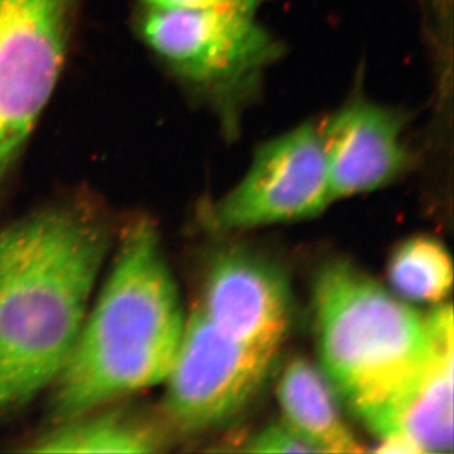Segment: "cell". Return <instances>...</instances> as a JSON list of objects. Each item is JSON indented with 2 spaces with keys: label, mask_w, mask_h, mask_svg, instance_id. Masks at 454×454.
<instances>
[{
  "label": "cell",
  "mask_w": 454,
  "mask_h": 454,
  "mask_svg": "<svg viewBox=\"0 0 454 454\" xmlns=\"http://www.w3.org/2000/svg\"><path fill=\"white\" fill-rule=\"evenodd\" d=\"M109 247L106 225L57 205L0 231V414L31 402L64 369Z\"/></svg>",
  "instance_id": "obj_1"
},
{
  "label": "cell",
  "mask_w": 454,
  "mask_h": 454,
  "mask_svg": "<svg viewBox=\"0 0 454 454\" xmlns=\"http://www.w3.org/2000/svg\"><path fill=\"white\" fill-rule=\"evenodd\" d=\"M112 269L53 382L59 420L166 380L186 318L151 221L125 227Z\"/></svg>",
  "instance_id": "obj_2"
},
{
  "label": "cell",
  "mask_w": 454,
  "mask_h": 454,
  "mask_svg": "<svg viewBox=\"0 0 454 454\" xmlns=\"http://www.w3.org/2000/svg\"><path fill=\"white\" fill-rule=\"evenodd\" d=\"M313 307L321 372L349 411L384 437L428 356L427 317L342 260L317 274Z\"/></svg>",
  "instance_id": "obj_3"
},
{
  "label": "cell",
  "mask_w": 454,
  "mask_h": 454,
  "mask_svg": "<svg viewBox=\"0 0 454 454\" xmlns=\"http://www.w3.org/2000/svg\"><path fill=\"white\" fill-rule=\"evenodd\" d=\"M255 14L219 7H146L142 35L155 55L207 95L232 127L265 71L282 56L279 42Z\"/></svg>",
  "instance_id": "obj_4"
},
{
  "label": "cell",
  "mask_w": 454,
  "mask_h": 454,
  "mask_svg": "<svg viewBox=\"0 0 454 454\" xmlns=\"http://www.w3.org/2000/svg\"><path fill=\"white\" fill-rule=\"evenodd\" d=\"M276 356L231 339L196 309L164 380V413L184 432L229 422L258 396Z\"/></svg>",
  "instance_id": "obj_5"
},
{
  "label": "cell",
  "mask_w": 454,
  "mask_h": 454,
  "mask_svg": "<svg viewBox=\"0 0 454 454\" xmlns=\"http://www.w3.org/2000/svg\"><path fill=\"white\" fill-rule=\"evenodd\" d=\"M73 0H0V182L64 65Z\"/></svg>",
  "instance_id": "obj_6"
},
{
  "label": "cell",
  "mask_w": 454,
  "mask_h": 454,
  "mask_svg": "<svg viewBox=\"0 0 454 454\" xmlns=\"http://www.w3.org/2000/svg\"><path fill=\"white\" fill-rule=\"evenodd\" d=\"M333 202L319 125L304 122L256 148L212 214L223 230L310 219Z\"/></svg>",
  "instance_id": "obj_7"
},
{
  "label": "cell",
  "mask_w": 454,
  "mask_h": 454,
  "mask_svg": "<svg viewBox=\"0 0 454 454\" xmlns=\"http://www.w3.org/2000/svg\"><path fill=\"white\" fill-rule=\"evenodd\" d=\"M200 309L231 339L277 354L291 325V289L270 260L231 247L212 262Z\"/></svg>",
  "instance_id": "obj_8"
},
{
  "label": "cell",
  "mask_w": 454,
  "mask_h": 454,
  "mask_svg": "<svg viewBox=\"0 0 454 454\" xmlns=\"http://www.w3.org/2000/svg\"><path fill=\"white\" fill-rule=\"evenodd\" d=\"M319 131L333 201L380 190L411 164L404 119L372 101H348Z\"/></svg>",
  "instance_id": "obj_9"
},
{
  "label": "cell",
  "mask_w": 454,
  "mask_h": 454,
  "mask_svg": "<svg viewBox=\"0 0 454 454\" xmlns=\"http://www.w3.org/2000/svg\"><path fill=\"white\" fill-rule=\"evenodd\" d=\"M429 351L413 389L397 409L384 438L402 437L419 453L453 452V309L427 316Z\"/></svg>",
  "instance_id": "obj_10"
},
{
  "label": "cell",
  "mask_w": 454,
  "mask_h": 454,
  "mask_svg": "<svg viewBox=\"0 0 454 454\" xmlns=\"http://www.w3.org/2000/svg\"><path fill=\"white\" fill-rule=\"evenodd\" d=\"M277 396L283 419L317 453L363 452L360 442L343 420L333 385L306 358H294L286 366Z\"/></svg>",
  "instance_id": "obj_11"
},
{
  "label": "cell",
  "mask_w": 454,
  "mask_h": 454,
  "mask_svg": "<svg viewBox=\"0 0 454 454\" xmlns=\"http://www.w3.org/2000/svg\"><path fill=\"white\" fill-rule=\"evenodd\" d=\"M160 437L148 424L122 413L82 414L62 420L31 448L42 453H151Z\"/></svg>",
  "instance_id": "obj_12"
},
{
  "label": "cell",
  "mask_w": 454,
  "mask_h": 454,
  "mask_svg": "<svg viewBox=\"0 0 454 454\" xmlns=\"http://www.w3.org/2000/svg\"><path fill=\"white\" fill-rule=\"evenodd\" d=\"M387 278L403 300L439 303L452 289V259L435 239L415 236L400 244L391 255Z\"/></svg>",
  "instance_id": "obj_13"
},
{
  "label": "cell",
  "mask_w": 454,
  "mask_h": 454,
  "mask_svg": "<svg viewBox=\"0 0 454 454\" xmlns=\"http://www.w3.org/2000/svg\"><path fill=\"white\" fill-rule=\"evenodd\" d=\"M243 450L253 453H317L315 448L284 419L264 427L245 443Z\"/></svg>",
  "instance_id": "obj_14"
},
{
  "label": "cell",
  "mask_w": 454,
  "mask_h": 454,
  "mask_svg": "<svg viewBox=\"0 0 454 454\" xmlns=\"http://www.w3.org/2000/svg\"><path fill=\"white\" fill-rule=\"evenodd\" d=\"M265 0H145L146 7H182V8H232L253 12L262 7Z\"/></svg>",
  "instance_id": "obj_15"
}]
</instances>
